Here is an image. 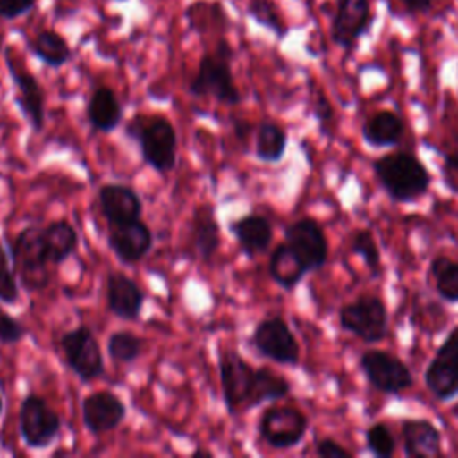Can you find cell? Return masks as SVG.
<instances>
[{
    "instance_id": "cell-1",
    "label": "cell",
    "mask_w": 458,
    "mask_h": 458,
    "mask_svg": "<svg viewBox=\"0 0 458 458\" xmlns=\"http://www.w3.org/2000/svg\"><path fill=\"white\" fill-rule=\"evenodd\" d=\"M233 47L225 38H220L213 50L202 54L197 66V73L191 77L188 84V91L197 98L211 97L220 104H240L242 95L233 77Z\"/></svg>"
},
{
    "instance_id": "cell-2",
    "label": "cell",
    "mask_w": 458,
    "mask_h": 458,
    "mask_svg": "<svg viewBox=\"0 0 458 458\" xmlns=\"http://www.w3.org/2000/svg\"><path fill=\"white\" fill-rule=\"evenodd\" d=\"M125 134L138 143L145 165L159 174L175 168L177 131L166 116L138 114L125 125Z\"/></svg>"
},
{
    "instance_id": "cell-3",
    "label": "cell",
    "mask_w": 458,
    "mask_h": 458,
    "mask_svg": "<svg viewBox=\"0 0 458 458\" xmlns=\"http://www.w3.org/2000/svg\"><path fill=\"white\" fill-rule=\"evenodd\" d=\"M374 172L385 191L399 202H410L426 193L429 174L424 165L408 152H394L374 161Z\"/></svg>"
},
{
    "instance_id": "cell-4",
    "label": "cell",
    "mask_w": 458,
    "mask_h": 458,
    "mask_svg": "<svg viewBox=\"0 0 458 458\" xmlns=\"http://www.w3.org/2000/svg\"><path fill=\"white\" fill-rule=\"evenodd\" d=\"M13 268L16 272L20 286L29 292H41L50 283L48 259L43 247L41 227L29 225L21 229L9 247Z\"/></svg>"
},
{
    "instance_id": "cell-5",
    "label": "cell",
    "mask_w": 458,
    "mask_h": 458,
    "mask_svg": "<svg viewBox=\"0 0 458 458\" xmlns=\"http://www.w3.org/2000/svg\"><path fill=\"white\" fill-rule=\"evenodd\" d=\"M61 419L47 403L45 397L38 394H27L21 399L18 411V431L20 438L29 449H47L50 447L61 433Z\"/></svg>"
},
{
    "instance_id": "cell-6",
    "label": "cell",
    "mask_w": 458,
    "mask_h": 458,
    "mask_svg": "<svg viewBox=\"0 0 458 458\" xmlns=\"http://www.w3.org/2000/svg\"><path fill=\"white\" fill-rule=\"evenodd\" d=\"M218 376L225 410L231 415L250 410L256 369L245 361L238 351L224 347L218 354Z\"/></svg>"
},
{
    "instance_id": "cell-7",
    "label": "cell",
    "mask_w": 458,
    "mask_h": 458,
    "mask_svg": "<svg viewBox=\"0 0 458 458\" xmlns=\"http://www.w3.org/2000/svg\"><path fill=\"white\" fill-rule=\"evenodd\" d=\"M66 365L84 383L104 376L106 365L100 344L89 326H77L66 331L59 340Z\"/></svg>"
},
{
    "instance_id": "cell-8",
    "label": "cell",
    "mask_w": 458,
    "mask_h": 458,
    "mask_svg": "<svg viewBox=\"0 0 458 458\" xmlns=\"http://www.w3.org/2000/svg\"><path fill=\"white\" fill-rule=\"evenodd\" d=\"M308 429V419L292 406H270L258 420V433L265 444L276 449L297 445Z\"/></svg>"
},
{
    "instance_id": "cell-9",
    "label": "cell",
    "mask_w": 458,
    "mask_h": 458,
    "mask_svg": "<svg viewBox=\"0 0 458 458\" xmlns=\"http://www.w3.org/2000/svg\"><path fill=\"white\" fill-rule=\"evenodd\" d=\"M372 23L370 0H338L329 23V38L336 47L349 52L369 34Z\"/></svg>"
},
{
    "instance_id": "cell-10",
    "label": "cell",
    "mask_w": 458,
    "mask_h": 458,
    "mask_svg": "<svg viewBox=\"0 0 458 458\" xmlns=\"http://www.w3.org/2000/svg\"><path fill=\"white\" fill-rule=\"evenodd\" d=\"M340 326L369 344L379 342L388 333L386 310L377 297L361 295L340 310Z\"/></svg>"
},
{
    "instance_id": "cell-11",
    "label": "cell",
    "mask_w": 458,
    "mask_h": 458,
    "mask_svg": "<svg viewBox=\"0 0 458 458\" xmlns=\"http://www.w3.org/2000/svg\"><path fill=\"white\" fill-rule=\"evenodd\" d=\"M252 347L263 358L281 365H295L299 361V344L281 317H268L258 322L250 336Z\"/></svg>"
},
{
    "instance_id": "cell-12",
    "label": "cell",
    "mask_w": 458,
    "mask_h": 458,
    "mask_svg": "<svg viewBox=\"0 0 458 458\" xmlns=\"http://www.w3.org/2000/svg\"><path fill=\"white\" fill-rule=\"evenodd\" d=\"M424 379L426 386L440 401H447L458 394V327L447 335L437 351L426 369Z\"/></svg>"
},
{
    "instance_id": "cell-13",
    "label": "cell",
    "mask_w": 458,
    "mask_h": 458,
    "mask_svg": "<svg viewBox=\"0 0 458 458\" xmlns=\"http://www.w3.org/2000/svg\"><path fill=\"white\" fill-rule=\"evenodd\" d=\"M5 66L16 86V100L21 114L27 118L32 131L39 132L45 125V91L38 77L20 64L11 50L5 52Z\"/></svg>"
},
{
    "instance_id": "cell-14",
    "label": "cell",
    "mask_w": 458,
    "mask_h": 458,
    "mask_svg": "<svg viewBox=\"0 0 458 458\" xmlns=\"http://www.w3.org/2000/svg\"><path fill=\"white\" fill-rule=\"evenodd\" d=\"M284 240L304 268L317 270L327 259V240L322 227L311 218H301L284 231Z\"/></svg>"
},
{
    "instance_id": "cell-15",
    "label": "cell",
    "mask_w": 458,
    "mask_h": 458,
    "mask_svg": "<svg viewBox=\"0 0 458 458\" xmlns=\"http://www.w3.org/2000/svg\"><path fill=\"white\" fill-rule=\"evenodd\" d=\"M360 365L370 385L381 392L399 394L401 390L411 386L413 379L408 367L385 351L372 349L363 352Z\"/></svg>"
},
{
    "instance_id": "cell-16",
    "label": "cell",
    "mask_w": 458,
    "mask_h": 458,
    "mask_svg": "<svg viewBox=\"0 0 458 458\" xmlns=\"http://www.w3.org/2000/svg\"><path fill=\"white\" fill-rule=\"evenodd\" d=\"M81 413L82 424L91 435H104L123 422L127 408L114 392L97 390L82 399Z\"/></svg>"
},
{
    "instance_id": "cell-17",
    "label": "cell",
    "mask_w": 458,
    "mask_h": 458,
    "mask_svg": "<svg viewBox=\"0 0 458 458\" xmlns=\"http://www.w3.org/2000/svg\"><path fill=\"white\" fill-rule=\"evenodd\" d=\"M107 245L122 263L134 265L150 252L154 234L140 218L123 224H109Z\"/></svg>"
},
{
    "instance_id": "cell-18",
    "label": "cell",
    "mask_w": 458,
    "mask_h": 458,
    "mask_svg": "<svg viewBox=\"0 0 458 458\" xmlns=\"http://www.w3.org/2000/svg\"><path fill=\"white\" fill-rule=\"evenodd\" d=\"M145 302V293L138 283L120 270H113L106 279L107 310L122 320H138Z\"/></svg>"
},
{
    "instance_id": "cell-19",
    "label": "cell",
    "mask_w": 458,
    "mask_h": 458,
    "mask_svg": "<svg viewBox=\"0 0 458 458\" xmlns=\"http://www.w3.org/2000/svg\"><path fill=\"white\" fill-rule=\"evenodd\" d=\"M100 211L107 224H123L138 220L143 211L140 193L122 182H106L98 190Z\"/></svg>"
},
{
    "instance_id": "cell-20",
    "label": "cell",
    "mask_w": 458,
    "mask_h": 458,
    "mask_svg": "<svg viewBox=\"0 0 458 458\" xmlns=\"http://www.w3.org/2000/svg\"><path fill=\"white\" fill-rule=\"evenodd\" d=\"M190 238L195 254L202 261H209L220 249V225L215 208L208 202L199 204L191 213Z\"/></svg>"
},
{
    "instance_id": "cell-21",
    "label": "cell",
    "mask_w": 458,
    "mask_h": 458,
    "mask_svg": "<svg viewBox=\"0 0 458 458\" xmlns=\"http://www.w3.org/2000/svg\"><path fill=\"white\" fill-rule=\"evenodd\" d=\"M229 231L236 238L242 252L249 258L265 252L272 242V225L263 215H243L229 224Z\"/></svg>"
},
{
    "instance_id": "cell-22",
    "label": "cell",
    "mask_w": 458,
    "mask_h": 458,
    "mask_svg": "<svg viewBox=\"0 0 458 458\" xmlns=\"http://www.w3.org/2000/svg\"><path fill=\"white\" fill-rule=\"evenodd\" d=\"M86 116L91 129L98 132H113L122 123L123 107L109 86H97L89 95Z\"/></svg>"
},
{
    "instance_id": "cell-23",
    "label": "cell",
    "mask_w": 458,
    "mask_h": 458,
    "mask_svg": "<svg viewBox=\"0 0 458 458\" xmlns=\"http://www.w3.org/2000/svg\"><path fill=\"white\" fill-rule=\"evenodd\" d=\"M404 453L411 458H431L440 454V433L424 419H408L401 424Z\"/></svg>"
},
{
    "instance_id": "cell-24",
    "label": "cell",
    "mask_w": 458,
    "mask_h": 458,
    "mask_svg": "<svg viewBox=\"0 0 458 458\" xmlns=\"http://www.w3.org/2000/svg\"><path fill=\"white\" fill-rule=\"evenodd\" d=\"M41 238L50 265L64 263L79 245L77 231L68 220H54L41 227Z\"/></svg>"
},
{
    "instance_id": "cell-25",
    "label": "cell",
    "mask_w": 458,
    "mask_h": 458,
    "mask_svg": "<svg viewBox=\"0 0 458 458\" xmlns=\"http://www.w3.org/2000/svg\"><path fill=\"white\" fill-rule=\"evenodd\" d=\"M29 50L43 64L50 68H61L72 59V48L64 36L54 29H41L29 39Z\"/></svg>"
},
{
    "instance_id": "cell-26",
    "label": "cell",
    "mask_w": 458,
    "mask_h": 458,
    "mask_svg": "<svg viewBox=\"0 0 458 458\" xmlns=\"http://www.w3.org/2000/svg\"><path fill=\"white\" fill-rule=\"evenodd\" d=\"M308 270L288 247V243H281L274 249L270 261H268V274L284 290L295 288V284L304 277Z\"/></svg>"
},
{
    "instance_id": "cell-27",
    "label": "cell",
    "mask_w": 458,
    "mask_h": 458,
    "mask_svg": "<svg viewBox=\"0 0 458 458\" xmlns=\"http://www.w3.org/2000/svg\"><path fill=\"white\" fill-rule=\"evenodd\" d=\"M403 120L392 111H379L372 114L363 125V138L374 147L395 145L403 136Z\"/></svg>"
},
{
    "instance_id": "cell-28",
    "label": "cell",
    "mask_w": 458,
    "mask_h": 458,
    "mask_svg": "<svg viewBox=\"0 0 458 458\" xmlns=\"http://www.w3.org/2000/svg\"><path fill=\"white\" fill-rule=\"evenodd\" d=\"M288 136L284 129L274 122H261L256 129L254 154L263 163H277L284 156Z\"/></svg>"
},
{
    "instance_id": "cell-29",
    "label": "cell",
    "mask_w": 458,
    "mask_h": 458,
    "mask_svg": "<svg viewBox=\"0 0 458 458\" xmlns=\"http://www.w3.org/2000/svg\"><path fill=\"white\" fill-rule=\"evenodd\" d=\"M290 394V383L281 374H276L274 370L267 367L256 369L254 386H252V397H250V408H256L267 401H277Z\"/></svg>"
},
{
    "instance_id": "cell-30",
    "label": "cell",
    "mask_w": 458,
    "mask_h": 458,
    "mask_svg": "<svg viewBox=\"0 0 458 458\" xmlns=\"http://www.w3.org/2000/svg\"><path fill=\"white\" fill-rule=\"evenodd\" d=\"M143 352V340L131 331H114L107 338V354L113 361L129 365Z\"/></svg>"
},
{
    "instance_id": "cell-31",
    "label": "cell",
    "mask_w": 458,
    "mask_h": 458,
    "mask_svg": "<svg viewBox=\"0 0 458 458\" xmlns=\"http://www.w3.org/2000/svg\"><path fill=\"white\" fill-rule=\"evenodd\" d=\"M429 270L440 297L449 302H458V263L445 256H438L431 261Z\"/></svg>"
},
{
    "instance_id": "cell-32",
    "label": "cell",
    "mask_w": 458,
    "mask_h": 458,
    "mask_svg": "<svg viewBox=\"0 0 458 458\" xmlns=\"http://www.w3.org/2000/svg\"><path fill=\"white\" fill-rule=\"evenodd\" d=\"M247 13L256 23L272 30L277 38L286 36L288 27H286L283 14L274 0H249Z\"/></svg>"
},
{
    "instance_id": "cell-33",
    "label": "cell",
    "mask_w": 458,
    "mask_h": 458,
    "mask_svg": "<svg viewBox=\"0 0 458 458\" xmlns=\"http://www.w3.org/2000/svg\"><path fill=\"white\" fill-rule=\"evenodd\" d=\"M20 297V283L11 263L9 250L0 242V302L16 304Z\"/></svg>"
},
{
    "instance_id": "cell-34",
    "label": "cell",
    "mask_w": 458,
    "mask_h": 458,
    "mask_svg": "<svg viewBox=\"0 0 458 458\" xmlns=\"http://www.w3.org/2000/svg\"><path fill=\"white\" fill-rule=\"evenodd\" d=\"M365 438H367L369 449L379 458H388L395 451V438L386 424H381V422L372 424L367 429Z\"/></svg>"
},
{
    "instance_id": "cell-35",
    "label": "cell",
    "mask_w": 458,
    "mask_h": 458,
    "mask_svg": "<svg viewBox=\"0 0 458 458\" xmlns=\"http://www.w3.org/2000/svg\"><path fill=\"white\" fill-rule=\"evenodd\" d=\"M351 247H352L354 254L363 258V261L372 270V274L377 276L379 274V250H377L374 236L369 231H358L352 236Z\"/></svg>"
},
{
    "instance_id": "cell-36",
    "label": "cell",
    "mask_w": 458,
    "mask_h": 458,
    "mask_svg": "<svg viewBox=\"0 0 458 458\" xmlns=\"http://www.w3.org/2000/svg\"><path fill=\"white\" fill-rule=\"evenodd\" d=\"M25 326L0 308V344L14 345L25 336Z\"/></svg>"
},
{
    "instance_id": "cell-37",
    "label": "cell",
    "mask_w": 458,
    "mask_h": 458,
    "mask_svg": "<svg viewBox=\"0 0 458 458\" xmlns=\"http://www.w3.org/2000/svg\"><path fill=\"white\" fill-rule=\"evenodd\" d=\"M38 0H0V20H16L34 9Z\"/></svg>"
},
{
    "instance_id": "cell-38",
    "label": "cell",
    "mask_w": 458,
    "mask_h": 458,
    "mask_svg": "<svg viewBox=\"0 0 458 458\" xmlns=\"http://www.w3.org/2000/svg\"><path fill=\"white\" fill-rule=\"evenodd\" d=\"M442 179L453 193H458V152L445 156L442 166Z\"/></svg>"
},
{
    "instance_id": "cell-39",
    "label": "cell",
    "mask_w": 458,
    "mask_h": 458,
    "mask_svg": "<svg viewBox=\"0 0 458 458\" xmlns=\"http://www.w3.org/2000/svg\"><path fill=\"white\" fill-rule=\"evenodd\" d=\"M315 453L322 458H351V453L347 449H344L338 442H335L333 438H322L317 444Z\"/></svg>"
},
{
    "instance_id": "cell-40",
    "label": "cell",
    "mask_w": 458,
    "mask_h": 458,
    "mask_svg": "<svg viewBox=\"0 0 458 458\" xmlns=\"http://www.w3.org/2000/svg\"><path fill=\"white\" fill-rule=\"evenodd\" d=\"M404 9L411 14H426L433 7V0H401Z\"/></svg>"
},
{
    "instance_id": "cell-41",
    "label": "cell",
    "mask_w": 458,
    "mask_h": 458,
    "mask_svg": "<svg viewBox=\"0 0 458 458\" xmlns=\"http://www.w3.org/2000/svg\"><path fill=\"white\" fill-rule=\"evenodd\" d=\"M315 114L320 122H326V120L331 118V106L322 95L315 100Z\"/></svg>"
},
{
    "instance_id": "cell-42",
    "label": "cell",
    "mask_w": 458,
    "mask_h": 458,
    "mask_svg": "<svg viewBox=\"0 0 458 458\" xmlns=\"http://www.w3.org/2000/svg\"><path fill=\"white\" fill-rule=\"evenodd\" d=\"M250 132H252V125L247 120H236L234 122V134L240 141H245Z\"/></svg>"
},
{
    "instance_id": "cell-43",
    "label": "cell",
    "mask_w": 458,
    "mask_h": 458,
    "mask_svg": "<svg viewBox=\"0 0 458 458\" xmlns=\"http://www.w3.org/2000/svg\"><path fill=\"white\" fill-rule=\"evenodd\" d=\"M191 454L193 456H213V453L208 451V449H195Z\"/></svg>"
},
{
    "instance_id": "cell-44",
    "label": "cell",
    "mask_w": 458,
    "mask_h": 458,
    "mask_svg": "<svg viewBox=\"0 0 458 458\" xmlns=\"http://www.w3.org/2000/svg\"><path fill=\"white\" fill-rule=\"evenodd\" d=\"M2 48H4V34L0 32V50H2Z\"/></svg>"
},
{
    "instance_id": "cell-45",
    "label": "cell",
    "mask_w": 458,
    "mask_h": 458,
    "mask_svg": "<svg viewBox=\"0 0 458 458\" xmlns=\"http://www.w3.org/2000/svg\"><path fill=\"white\" fill-rule=\"evenodd\" d=\"M2 411H4V399H2V395H0V415H2Z\"/></svg>"
}]
</instances>
